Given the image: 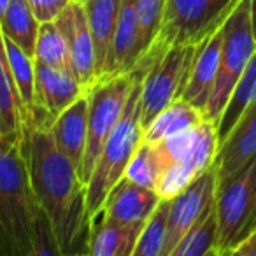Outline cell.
<instances>
[{"label": "cell", "instance_id": "cell-1", "mask_svg": "<svg viewBox=\"0 0 256 256\" xmlns=\"http://www.w3.org/2000/svg\"><path fill=\"white\" fill-rule=\"evenodd\" d=\"M51 123L53 120L39 107H34L23 123V153L30 184L64 254L86 256L92 234L86 184L78 168L54 146Z\"/></svg>", "mask_w": 256, "mask_h": 256}, {"label": "cell", "instance_id": "cell-2", "mask_svg": "<svg viewBox=\"0 0 256 256\" xmlns=\"http://www.w3.org/2000/svg\"><path fill=\"white\" fill-rule=\"evenodd\" d=\"M39 210L23 136L0 137V256H30Z\"/></svg>", "mask_w": 256, "mask_h": 256}, {"label": "cell", "instance_id": "cell-3", "mask_svg": "<svg viewBox=\"0 0 256 256\" xmlns=\"http://www.w3.org/2000/svg\"><path fill=\"white\" fill-rule=\"evenodd\" d=\"M134 84L124 104L121 118L110 136L107 137L92 176L86 182V209L90 223L96 221L104 209L109 192L124 178L128 164L142 142V124H140V88L146 74V64H139L134 68Z\"/></svg>", "mask_w": 256, "mask_h": 256}, {"label": "cell", "instance_id": "cell-4", "mask_svg": "<svg viewBox=\"0 0 256 256\" xmlns=\"http://www.w3.org/2000/svg\"><path fill=\"white\" fill-rule=\"evenodd\" d=\"M240 0H167L162 25L139 64L156 58L170 46H196L223 26ZM137 64V65H139Z\"/></svg>", "mask_w": 256, "mask_h": 256}, {"label": "cell", "instance_id": "cell-5", "mask_svg": "<svg viewBox=\"0 0 256 256\" xmlns=\"http://www.w3.org/2000/svg\"><path fill=\"white\" fill-rule=\"evenodd\" d=\"M254 50L256 37L252 32L249 0H240L223 25L220 65H218L216 81L204 112L206 120L212 121L214 124L218 123Z\"/></svg>", "mask_w": 256, "mask_h": 256}, {"label": "cell", "instance_id": "cell-6", "mask_svg": "<svg viewBox=\"0 0 256 256\" xmlns=\"http://www.w3.org/2000/svg\"><path fill=\"white\" fill-rule=\"evenodd\" d=\"M134 84V72L120 76H102L86 90L88 93V139L79 168L81 181L88 182L93 165L121 118Z\"/></svg>", "mask_w": 256, "mask_h": 256}, {"label": "cell", "instance_id": "cell-7", "mask_svg": "<svg viewBox=\"0 0 256 256\" xmlns=\"http://www.w3.org/2000/svg\"><path fill=\"white\" fill-rule=\"evenodd\" d=\"M256 209V156L242 170L216 188V248L224 254L246 238Z\"/></svg>", "mask_w": 256, "mask_h": 256}, {"label": "cell", "instance_id": "cell-8", "mask_svg": "<svg viewBox=\"0 0 256 256\" xmlns=\"http://www.w3.org/2000/svg\"><path fill=\"white\" fill-rule=\"evenodd\" d=\"M196 46H170L151 62H146V74L140 88V124L144 128L181 93L188 81Z\"/></svg>", "mask_w": 256, "mask_h": 256}, {"label": "cell", "instance_id": "cell-9", "mask_svg": "<svg viewBox=\"0 0 256 256\" xmlns=\"http://www.w3.org/2000/svg\"><path fill=\"white\" fill-rule=\"evenodd\" d=\"M218 148H220V139H218L216 124L209 120H204L193 128L188 148L162 174L154 188L160 200L176 198L204 172L209 170L214 164Z\"/></svg>", "mask_w": 256, "mask_h": 256}, {"label": "cell", "instance_id": "cell-10", "mask_svg": "<svg viewBox=\"0 0 256 256\" xmlns=\"http://www.w3.org/2000/svg\"><path fill=\"white\" fill-rule=\"evenodd\" d=\"M214 193H216V174H214V167H210L196 181H193L181 195L168 200L162 256L170 254L176 246L202 220L207 209L212 206Z\"/></svg>", "mask_w": 256, "mask_h": 256}, {"label": "cell", "instance_id": "cell-11", "mask_svg": "<svg viewBox=\"0 0 256 256\" xmlns=\"http://www.w3.org/2000/svg\"><path fill=\"white\" fill-rule=\"evenodd\" d=\"M54 23L67 42L72 72H74L76 79L88 90L96 81V64L95 46H93L82 4L70 2L62 11V14L54 20Z\"/></svg>", "mask_w": 256, "mask_h": 256}, {"label": "cell", "instance_id": "cell-12", "mask_svg": "<svg viewBox=\"0 0 256 256\" xmlns=\"http://www.w3.org/2000/svg\"><path fill=\"white\" fill-rule=\"evenodd\" d=\"M256 156V102H252L237 123L232 126L228 136L220 142L214 158L216 188L235 176Z\"/></svg>", "mask_w": 256, "mask_h": 256}, {"label": "cell", "instance_id": "cell-13", "mask_svg": "<svg viewBox=\"0 0 256 256\" xmlns=\"http://www.w3.org/2000/svg\"><path fill=\"white\" fill-rule=\"evenodd\" d=\"M221 40H223V26L214 30L202 42L196 44L192 67L188 72V81L181 93V100L192 104L202 112H206L207 102H209L210 92H212L214 81H216Z\"/></svg>", "mask_w": 256, "mask_h": 256}, {"label": "cell", "instance_id": "cell-14", "mask_svg": "<svg viewBox=\"0 0 256 256\" xmlns=\"http://www.w3.org/2000/svg\"><path fill=\"white\" fill-rule=\"evenodd\" d=\"M140 56H142V42H140L136 0H121L104 76H120L132 72L139 64Z\"/></svg>", "mask_w": 256, "mask_h": 256}, {"label": "cell", "instance_id": "cell-15", "mask_svg": "<svg viewBox=\"0 0 256 256\" xmlns=\"http://www.w3.org/2000/svg\"><path fill=\"white\" fill-rule=\"evenodd\" d=\"M160 202L154 190L144 188L123 178L109 192L100 214L123 224H146Z\"/></svg>", "mask_w": 256, "mask_h": 256}, {"label": "cell", "instance_id": "cell-16", "mask_svg": "<svg viewBox=\"0 0 256 256\" xmlns=\"http://www.w3.org/2000/svg\"><path fill=\"white\" fill-rule=\"evenodd\" d=\"M50 132L58 151L78 168L79 174L88 139V93L84 92L54 118Z\"/></svg>", "mask_w": 256, "mask_h": 256}, {"label": "cell", "instance_id": "cell-17", "mask_svg": "<svg viewBox=\"0 0 256 256\" xmlns=\"http://www.w3.org/2000/svg\"><path fill=\"white\" fill-rule=\"evenodd\" d=\"M86 88L68 70L36 64V106L51 120L74 104Z\"/></svg>", "mask_w": 256, "mask_h": 256}, {"label": "cell", "instance_id": "cell-18", "mask_svg": "<svg viewBox=\"0 0 256 256\" xmlns=\"http://www.w3.org/2000/svg\"><path fill=\"white\" fill-rule=\"evenodd\" d=\"M121 0H88L82 4L86 22L95 46L96 78H102L106 72L107 56H109L110 42L116 30L118 14H120Z\"/></svg>", "mask_w": 256, "mask_h": 256}, {"label": "cell", "instance_id": "cell-19", "mask_svg": "<svg viewBox=\"0 0 256 256\" xmlns=\"http://www.w3.org/2000/svg\"><path fill=\"white\" fill-rule=\"evenodd\" d=\"M142 228L144 224H123L102 216L92 226L86 256H132Z\"/></svg>", "mask_w": 256, "mask_h": 256}, {"label": "cell", "instance_id": "cell-20", "mask_svg": "<svg viewBox=\"0 0 256 256\" xmlns=\"http://www.w3.org/2000/svg\"><path fill=\"white\" fill-rule=\"evenodd\" d=\"M25 109L9 67L6 39L0 30V137L23 136Z\"/></svg>", "mask_w": 256, "mask_h": 256}, {"label": "cell", "instance_id": "cell-21", "mask_svg": "<svg viewBox=\"0 0 256 256\" xmlns=\"http://www.w3.org/2000/svg\"><path fill=\"white\" fill-rule=\"evenodd\" d=\"M206 120L204 112L192 104L178 98L165 107L146 128H144L142 140L146 142H160V140L170 139L174 136L186 132L190 128L196 126Z\"/></svg>", "mask_w": 256, "mask_h": 256}, {"label": "cell", "instance_id": "cell-22", "mask_svg": "<svg viewBox=\"0 0 256 256\" xmlns=\"http://www.w3.org/2000/svg\"><path fill=\"white\" fill-rule=\"evenodd\" d=\"M37 18L34 16L26 0H9L4 14L0 16V30L9 40L22 48L28 56L34 58L37 32H39Z\"/></svg>", "mask_w": 256, "mask_h": 256}, {"label": "cell", "instance_id": "cell-23", "mask_svg": "<svg viewBox=\"0 0 256 256\" xmlns=\"http://www.w3.org/2000/svg\"><path fill=\"white\" fill-rule=\"evenodd\" d=\"M252 102H256V50L252 53L251 60L248 62L244 72L238 78L237 84H235L234 92L230 95V100L224 106L223 114L216 123V132L220 142L228 136V132L232 130L237 120L240 118V114L251 106Z\"/></svg>", "mask_w": 256, "mask_h": 256}, {"label": "cell", "instance_id": "cell-24", "mask_svg": "<svg viewBox=\"0 0 256 256\" xmlns=\"http://www.w3.org/2000/svg\"><path fill=\"white\" fill-rule=\"evenodd\" d=\"M167 167L168 162L165 158L164 151L160 150V146L156 142L142 140L140 146L137 148L136 154L132 156V160H130V164H128L126 170H124V178L139 186L154 190Z\"/></svg>", "mask_w": 256, "mask_h": 256}, {"label": "cell", "instance_id": "cell-25", "mask_svg": "<svg viewBox=\"0 0 256 256\" xmlns=\"http://www.w3.org/2000/svg\"><path fill=\"white\" fill-rule=\"evenodd\" d=\"M6 39V51H8L9 67L14 79L16 90L22 98L23 109H25V121L28 120L34 106H36V62L32 56L25 53L22 48L16 46L12 40ZM23 121V123H25Z\"/></svg>", "mask_w": 256, "mask_h": 256}, {"label": "cell", "instance_id": "cell-26", "mask_svg": "<svg viewBox=\"0 0 256 256\" xmlns=\"http://www.w3.org/2000/svg\"><path fill=\"white\" fill-rule=\"evenodd\" d=\"M34 62L36 64L48 65V67L72 72L70 54H68L67 42H65L64 36H62V32L58 30L54 22L40 23L39 25L36 50H34Z\"/></svg>", "mask_w": 256, "mask_h": 256}, {"label": "cell", "instance_id": "cell-27", "mask_svg": "<svg viewBox=\"0 0 256 256\" xmlns=\"http://www.w3.org/2000/svg\"><path fill=\"white\" fill-rule=\"evenodd\" d=\"M168 256H223L216 248V214L214 202L202 220L190 230V234L176 246Z\"/></svg>", "mask_w": 256, "mask_h": 256}, {"label": "cell", "instance_id": "cell-28", "mask_svg": "<svg viewBox=\"0 0 256 256\" xmlns=\"http://www.w3.org/2000/svg\"><path fill=\"white\" fill-rule=\"evenodd\" d=\"M168 200H162L160 206L148 220L136 242L132 256H162L165 238V220H167Z\"/></svg>", "mask_w": 256, "mask_h": 256}, {"label": "cell", "instance_id": "cell-29", "mask_svg": "<svg viewBox=\"0 0 256 256\" xmlns=\"http://www.w3.org/2000/svg\"><path fill=\"white\" fill-rule=\"evenodd\" d=\"M165 4H167V0H136V11H137V20H139V30H140V42H142V56L151 48L158 30H160Z\"/></svg>", "mask_w": 256, "mask_h": 256}, {"label": "cell", "instance_id": "cell-30", "mask_svg": "<svg viewBox=\"0 0 256 256\" xmlns=\"http://www.w3.org/2000/svg\"><path fill=\"white\" fill-rule=\"evenodd\" d=\"M30 256H67L64 254V251L58 246L56 237L53 234V228H51L50 221H48L46 214L42 212V209L37 214L36 237H34V248Z\"/></svg>", "mask_w": 256, "mask_h": 256}, {"label": "cell", "instance_id": "cell-31", "mask_svg": "<svg viewBox=\"0 0 256 256\" xmlns=\"http://www.w3.org/2000/svg\"><path fill=\"white\" fill-rule=\"evenodd\" d=\"M39 23L54 22L72 0H26Z\"/></svg>", "mask_w": 256, "mask_h": 256}, {"label": "cell", "instance_id": "cell-32", "mask_svg": "<svg viewBox=\"0 0 256 256\" xmlns=\"http://www.w3.org/2000/svg\"><path fill=\"white\" fill-rule=\"evenodd\" d=\"M246 242V256H256V230L251 232L244 238Z\"/></svg>", "mask_w": 256, "mask_h": 256}, {"label": "cell", "instance_id": "cell-33", "mask_svg": "<svg viewBox=\"0 0 256 256\" xmlns=\"http://www.w3.org/2000/svg\"><path fill=\"white\" fill-rule=\"evenodd\" d=\"M223 256H246V242L242 240L238 246H235V248H232L230 251H226Z\"/></svg>", "mask_w": 256, "mask_h": 256}, {"label": "cell", "instance_id": "cell-34", "mask_svg": "<svg viewBox=\"0 0 256 256\" xmlns=\"http://www.w3.org/2000/svg\"><path fill=\"white\" fill-rule=\"evenodd\" d=\"M249 9H251V23H252V32L256 37V0H249Z\"/></svg>", "mask_w": 256, "mask_h": 256}, {"label": "cell", "instance_id": "cell-35", "mask_svg": "<svg viewBox=\"0 0 256 256\" xmlns=\"http://www.w3.org/2000/svg\"><path fill=\"white\" fill-rule=\"evenodd\" d=\"M256 230V209H254V214H252V218H251V221H249V224H248V228H246V237H248L251 232H254Z\"/></svg>", "mask_w": 256, "mask_h": 256}, {"label": "cell", "instance_id": "cell-36", "mask_svg": "<svg viewBox=\"0 0 256 256\" xmlns=\"http://www.w3.org/2000/svg\"><path fill=\"white\" fill-rule=\"evenodd\" d=\"M8 2H9V0H0V16L4 14L6 8H8Z\"/></svg>", "mask_w": 256, "mask_h": 256}, {"label": "cell", "instance_id": "cell-37", "mask_svg": "<svg viewBox=\"0 0 256 256\" xmlns=\"http://www.w3.org/2000/svg\"><path fill=\"white\" fill-rule=\"evenodd\" d=\"M72 2H78V4H86L88 0H72Z\"/></svg>", "mask_w": 256, "mask_h": 256}]
</instances>
